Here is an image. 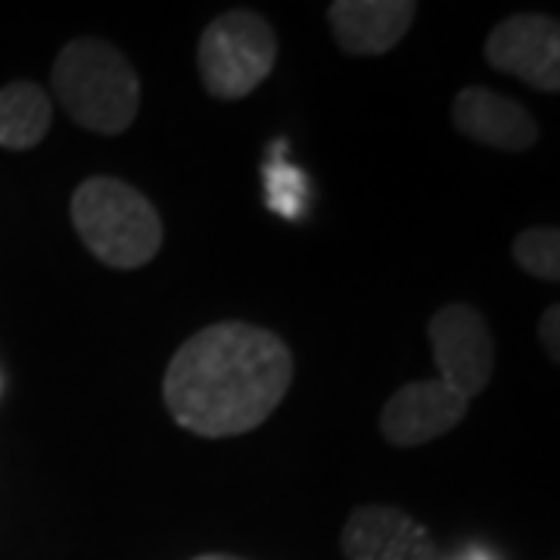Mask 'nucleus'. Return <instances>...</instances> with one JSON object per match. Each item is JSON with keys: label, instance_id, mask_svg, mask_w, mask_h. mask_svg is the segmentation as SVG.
Wrapping results in <instances>:
<instances>
[{"label": "nucleus", "instance_id": "f257e3e1", "mask_svg": "<svg viewBox=\"0 0 560 560\" xmlns=\"http://www.w3.org/2000/svg\"><path fill=\"white\" fill-rule=\"evenodd\" d=\"M293 349L249 320H219L180 342L162 377V401L180 430L234 440L261 427L287 399Z\"/></svg>", "mask_w": 560, "mask_h": 560}, {"label": "nucleus", "instance_id": "f03ea898", "mask_svg": "<svg viewBox=\"0 0 560 560\" xmlns=\"http://www.w3.org/2000/svg\"><path fill=\"white\" fill-rule=\"evenodd\" d=\"M50 88L62 113L101 138L125 135L140 113V75L119 47L103 38L69 40L57 54Z\"/></svg>", "mask_w": 560, "mask_h": 560}, {"label": "nucleus", "instance_id": "7ed1b4c3", "mask_svg": "<svg viewBox=\"0 0 560 560\" xmlns=\"http://www.w3.org/2000/svg\"><path fill=\"white\" fill-rule=\"evenodd\" d=\"M69 221L84 249L116 271L150 265L165 241V228L150 197L113 175L81 180L69 200Z\"/></svg>", "mask_w": 560, "mask_h": 560}, {"label": "nucleus", "instance_id": "20e7f679", "mask_svg": "<svg viewBox=\"0 0 560 560\" xmlns=\"http://www.w3.org/2000/svg\"><path fill=\"white\" fill-rule=\"evenodd\" d=\"M278 35L256 10H228L202 28L197 72L215 101H243L275 72Z\"/></svg>", "mask_w": 560, "mask_h": 560}, {"label": "nucleus", "instance_id": "39448f33", "mask_svg": "<svg viewBox=\"0 0 560 560\" xmlns=\"http://www.w3.org/2000/svg\"><path fill=\"white\" fill-rule=\"evenodd\" d=\"M427 337L440 381L460 393L464 399H477L495 377V337L489 320L467 302H448L427 324Z\"/></svg>", "mask_w": 560, "mask_h": 560}, {"label": "nucleus", "instance_id": "423d86ee", "mask_svg": "<svg viewBox=\"0 0 560 560\" xmlns=\"http://www.w3.org/2000/svg\"><path fill=\"white\" fill-rule=\"evenodd\" d=\"M486 62L541 94L560 91V25L545 13H514L486 38Z\"/></svg>", "mask_w": 560, "mask_h": 560}, {"label": "nucleus", "instance_id": "0eeeda50", "mask_svg": "<svg viewBox=\"0 0 560 560\" xmlns=\"http://www.w3.org/2000/svg\"><path fill=\"white\" fill-rule=\"evenodd\" d=\"M470 411L452 386L436 381H411L399 386L381 411V436L396 448H418L452 433Z\"/></svg>", "mask_w": 560, "mask_h": 560}, {"label": "nucleus", "instance_id": "6e6552de", "mask_svg": "<svg viewBox=\"0 0 560 560\" xmlns=\"http://www.w3.org/2000/svg\"><path fill=\"white\" fill-rule=\"evenodd\" d=\"M346 560H436L440 548L430 529L393 504H361L342 523Z\"/></svg>", "mask_w": 560, "mask_h": 560}, {"label": "nucleus", "instance_id": "1a4fd4ad", "mask_svg": "<svg viewBox=\"0 0 560 560\" xmlns=\"http://www.w3.org/2000/svg\"><path fill=\"white\" fill-rule=\"evenodd\" d=\"M452 121L467 140L501 153H523L541 138L539 121L533 119V113L523 103L480 84L460 88L455 94Z\"/></svg>", "mask_w": 560, "mask_h": 560}, {"label": "nucleus", "instance_id": "9d476101", "mask_svg": "<svg viewBox=\"0 0 560 560\" xmlns=\"http://www.w3.org/2000/svg\"><path fill=\"white\" fill-rule=\"evenodd\" d=\"M418 20L415 0H334L327 25L342 54L381 57L399 47Z\"/></svg>", "mask_w": 560, "mask_h": 560}, {"label": "nucleus", "instance_id": "9b49d317", "mask_svg": "<svg viewBox=\"0 0 560 560\" xmlns=\"http://www.w3.org/2000/svg\"><path fill=\"white\" fill-rule=\"evenodd\" d=\"M54 103L38 81H10L0 88V150L25 153L50 135Z\"/></svg>", "mask_w": 560, "mask_h": 560}, {"label": "nucleus", "instance_id": "f8f14e48", "mask_svg": "<svg viewBox=\"0 0 560 560\" xmlns=\"http://www.w3.org/2000/svg\"><path fill=\"white\" fill-rule=\"evenodd\" d=\"M511 256L529 278L558 283L560 280V231L555 224H536L521 231L511 243Z\"/></svg>", "mask_w": 560, "mask_h": 560}, {"label": "nucleus", "instance_id": "ddd939ff", "mask_svg": "<svg viewBox=\"0 0 560 560\" xmlns=\"http://www.w3.org/2000/svg\"><path fill=\"white\" fill-rule=\"evenodd\" d=\"M265 194H268V206L278 215L296 219L302 212V200H305V175L287 162H268L265 165Z\"/></svg>", "mask_w": 560, "mask_h": 560}, {"label": "nucleus", "instance_id": "4468645a", "mask_svg": "<svg viewBox=\"0 0 560 560\" xmlns=\"http://www.w3.org/2000/svg\"><path fill=\"white\" fill-rule=\"evenodd\" d=\"M539 340L541 349L548 352V359L558 364L560 361V305H548L545 312H541L539 318Z\"/></svg>", "mask_w": 560, "mask_h": 560}, {"label": "nucleus", "instance_id": "2eb2a0df", "mask_svg": "<svg viewBox=\"0 0 560 560\" xmlns=\"http://www.w3.org/2000/svg\"><path fill=\"white\" fill-rule=\"evenodd\" d=\"M194 560H243V558H234V555H200V558Z\"/></svg>", "mask_w": 560, "mask_h": 560}, {"label": "nucleus", "instance_id": "dca6fc26", "mask_svg": "<svg viewBox=\"0 0 560 560\" xmlns=\"http://www.w3.org/2000/svg\"><path fill=\"white\" fill-rule=\"evenodd\" d=\"M464 560H489V558H482L480 551H470V555H467V558H464Z\"/></svg>", "mask_w": 560, "mask_h": 560}]
</instances>
